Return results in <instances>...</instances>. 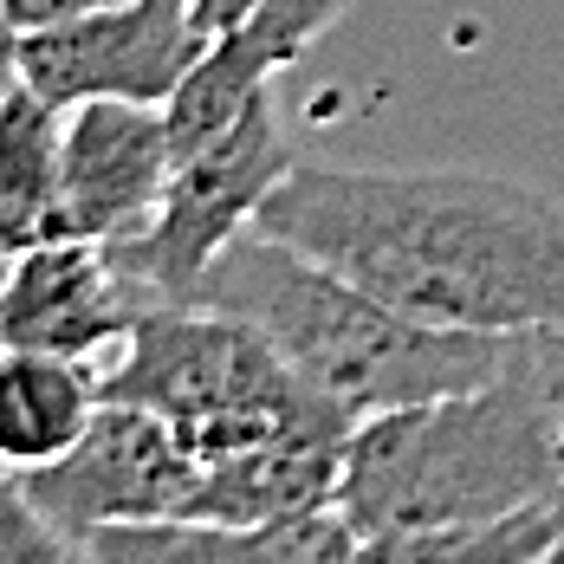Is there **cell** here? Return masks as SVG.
Segmentation results:
<instances>
[{
  "mask_svg": "<svg viewBox=\"0 0 564 564\" xmlns=\"http://www.w3.org/2000/svg\"><path fill=\"white\" fill-rule=\"evenodd\" d=\"M260 227L442 332L564 325V202L512 175L292 163Z\"/></svg>",
  "mask_w": 564,
  "mask_h": 564,
  "instance_id": "cell-1",
  "label": "cell"
},
{
  "mask_svg": "<svg viewBox=\"0 0 564 564\" xmlns=\"http://www.w3.org/2000/svg\"><path fill=\"white\" fill-rule=\"evenodd\" d=\"M564 507V402L512 364L460 395L364 415L344 442L338 512L364 532H460Z\"/></svg>",
  "mask_w": 564,
  "mask_h": 564,
  "instance_id": "cell-2",
  "label": "cell"
},
{
  "mask_svg": "<svg viewBox=\"0 0 564 564\" xmlns=\"http://www.w3.org/2000/svg\"><path fill=\"white\" fill-rule=\"evenodd\" d=\"M195 305H215V312L260 325L285 350V364L312 390L332 395L350 422L480 390L519 350V338L422 325V318L383 305L377 292H364L357 280L318 267L312 253H299L292 240L267 234V227H247L208 267Z\"/></svg>",
  "mask_w": 564,
  "mask_h": 564,
  "instance_id": "cell-3",
  "label": "cell"
},
{
  "mask_svg": "<svg viewBox=\"0 0 564 564\" xmlns=\"http://www.w3.org/2000/svg\"><path fill=\"white\" fill-rule=\"evenodd\" d=\"M105 395L163 415L202 467L305 429H357L260 325L215 305H150L111 357Z\"/></svg>",
  "mask_w": 564,
  "mask_h": 564,
  "instance_id": "cell-4",
  "label": "cell"
},
{
  "mask_svg": "<svg viewBox=\"0 0 564 564\" xmlns=\"http://www.w3.org/2000/svg\"><path fill=\"white\" fill-rule=\"evenodd\" d=\"M292 163L299 156L285 143L280 91L267 85L221 137H208L202 150L175 156L170 195H163L156 221L143 227L137 240L111 247L117 267L130 280L150 285L156 305H195L208 267L221 260L247 227H260V208L273 202V188L292 175Z\"/></svg>",
  "mask_w": 564,
  "mask_h": 564,
  "instance_id": "cell-5",
  "label": "cell"
},
{
  "mask_svg": "<svg viewBox=\"0 0 564 564\" xmlns=\"http://www.w3.org/2000/svg\"><path fill=\"white\" fill-rule=\"evenodd\" d=\"M26 494L53 512L58 532H72L78 545H91L111 525H156V519H188L195 487H202V460L182 448L163 415L111 402L98 409V422L85 429V442L40 467L20 474Z\"/></svg>",
  "mask_w": 564,
  "mask_h": 564,
  "instance_id": "cell-6",
  "label": "cell"
},
{
  "mask_svg": "<svg viewBox=\"0 0 564 564\" xmlns=\"http://www.w3.org/2000/svg\"><path fill=\"white\" fill-rule=\"evenodd\" d=\"M202 46L195 0H111L26 33V85L58 111L91 98L170 105Z\"/></svg>",
  "mask_w": 564,
  "mask_h": 564,
  "instance_id": "cell-7",
  "label": "cell"
},
{
  "mask_svg": "<svg viewBox=\"0 0 564 564\" xmlns=\"http://www.w3.org/2000/svg\"><path fill=\"white\" fill-rule=\"evenodd\" d=\"M150 285L117 267L98 240H46L13 253V273L0 292V344L13 350H53L98 364L105 350H123L137 318L150 312Z\"/></svg>",
  "mask_w": 564,
  "mask_h": 564,
  "instance_id": "cell-8",
  "label": "cell"
},
{
  "mask_svg": "<svg viewBox=\"0 0 564 564\" xmlns=\"http://www.w3.org/2000/svg\"><path fill=\"white\" fill-rule=\"evenodd\" d=\"M175 175L163 105L91 98L65 111V240L123 247L156 221Z\"/></svg>",
  "mask_w": 564,
  "mask_h": 564,
  "instance_id": "cell-9",
  "label": "cell"
},
{
  "mask_svg": "<svg viewBox=\"0 0 564 564\" xmlns=\"http://www.w3.org/2000/svg\"><path fill=\"white\" fill-rule=\"evenodd\" d=\"M344 7L350 0H260L247 20H234L227 33H215L202 46V58L188 65V78L175 85V98L163 105L170 111L175 156H188L208 137H221L285 65H299V58L312 53V40L325 26H338Z\"/></svg>",
  "mask_w": 564,
  "mask_h": 564,
  "instance_id": "cell-10",
  "label": "cell"
},
{
  "mask_svg": "<svg viewBox=\"0 0 564 564\" xmlns=\"http://www.w3.org/2000/svg\"><path fill=\"white\" fill-rule=\"evenodd\" d=\"M364 532L338 507L299 512L280 525H195V519H156V525H111L91 539L105 564H350Z\"/></svg>",
  "mask_w": 564,
  "mask_h": 564,
  "instance_id": "cell-11",
  "label": "cell"
},
{
  "mask_svg": "<svg viewBox=\"0 0 564 564\" xmlns=\"http://www.w3.org/2000/svg\"><path fill=\"white\" fill-rule=\"evenodd\" d=\"M105 409V377L78 357L0 344V467L40 474L85 442Z\"/></svg>",
  "mask_w": 564,
  "mask_h": 564,
  "instance_id": "cell-12",
  "label": "cell"
},
{
  "mask_svg": "<svg viewBox=\"0 0 564 564\" xmlns=\"http://www.w3.org/2000/svg\"><path fill=\"white\" fill-rule=\"evenodd\" d=\"M65 240V111L20 85L0 105V247Z\"/></svg>",
  "mask_w": 564,
  "mask_h": 564,
  "instance_id": "cell-13",
  "label": "cell"
},
{
  "mask_svg": "<svg viewBox=\"0 0 564 564\" xmlns=\"http://www.w3.org/2000/svg\"><path fill=\"white\" fill-rule=\"evenodd\" d=\"M0 564H105L91 545L58 532L53 512L26 494L13 467H0Z\"/></svg>",
  "mask_w": 564,
  "mask_h": 564,
  "instance_id": "cell-14",
  "label": "cell"
},
{
  "mask_svg": "<svg viewBox=\"0 0 564 564\" xmlns=\"http://www.w3.org/2000/svg\"><path fill=\"white\" fill-rule=\"evenodd\" d=\"M519 350H525L532 377H539V383L564 402V325H552V332H525V338H519Z\"/></svg>",
  "mask_w": 564,
  "mask_h": 564,
  "instance_id": "cell-15",
  "label": "cell"
},
{
  "mask_svg": "<svg viewBox=\"0 0 564 564\" xmlns=\"http://www.w3.org/2000/svg\"><path fill=\"white\" fill-rule=\"evenodd\" d=\"M91 7H111V0H7V13H13L20 33L58 26V20H72V13H91Z\"/></svg>",
  "mask_w": 564,
  "mask_h": 564,
  "instance_id": "cell-16",
  "label": "cell"
},
{
  "mask_svg": "<svg viewBox=\"0 0 564 564\" xmlns=\"http://www.w3.org/2000/svg\"><path fill=\"white\" fill-rule=\"evenodd\" d=\"M20 85H26V33L13 26V13H7V0H0V105H7Z\"/></svg>",
  "mask_w": 564,
  "mask_h": 564,
  "instance_id": "cell-17",
  "label": "cell"
},
{
  "mask_svg": "<svg viewBox=\"0 0 564 564\" xmlns=\"http://www.w3.org/2000/svg\"><path fill=\"white\" fill-rule=\"evenodd\" d=\"M253 7H260V0H195V26H202V40H215L234 20H247Z\"/></svg>",
  "mask_w": 564,
  "mask_h": 564,
  "instance_id": "cell-18",
  "label": "cell"
},
{
  "mask_svg": "<svg viewBox=\"0 0 564 564\" xmlns=\"http://www.w3.org/2000/svg\"><path fill=\"white\" fill-rule=\"evenodd\" d=\"M7 273H13V253L0 247V292H7Z\"/></svg>",
  "mask_w": 564,
  "mask_h": 564,
  "instance_id": "cell-19",
  "label": "cell"
},
{
  "mask_svg": "<svg viewBox=\"0 0 564 564\" xmlns=\"http://www.w3.org/2000/svg\"><path fill=\"white\" fill-rule=\"evenodd\" d=\"M539 564H564V545H558V552H552V558H539Z\"/></svg>",
  "mask_w": 564,
  "mask_h": 564,
  "instance_id": "cell-20",
  "label": "cell"
}]
</instances>
